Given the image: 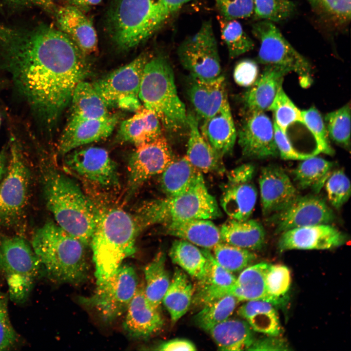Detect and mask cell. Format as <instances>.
I'll return each instance as SVG.
<instances>
[{
  "label": "cell",
  "instance_id": "cell-1",
  "mask_svg": "<svg viewBox=\"0 0 351 351\" xmlns=\"http://www.w3.org/2000/svg\"><path fill=\"white\" fill-rule=\"evenodd\" d=\"M0 43L20 91L43 121L54 123L87 74L85 54L66 34L47 25L21 30L0 26Z\"/></svg>",
  "mask_w": 351,
  "mask_h": 351
},
{
  "label": "cell",
  "instance_id": "cell-2",
  "mask_svg": "<svg viewBox=\"0 0 351 351\" xmlns=\"http://www.w3.org/2000/svg\"><path fill=\"white\" fill-rule=\"evenodd\" d=\"M41 171L44 198L56 223L85 246L90 244L99 212L70 177L49 165L43 164Z\"/></svg>",
  "mask_w": 351,
  "mask_h": 351
},
{
  "label": "cell",
  "instance_id": "cell-3",
  "mask_svg": "<svg viewBox=\"0 0 351 351\" xmlns=\"http://www.w3.org/2000/svg\"><path fill=\"white\" fill-rule=\"evenodd\" d=\"M85 246L53 221L38 228L31 240V246L48 275L58 282L72 284L81 283L88 276Z\"/></svg>",
  "mask_w": 351,
  "mask_h": 351
},
{
  "label": "cell",
  "instance_id": "cell-4",
  "mask_svg": "<svg viewBox=\"0 0 351 351\" xmlns=\"http://www.w3.org/2000/svg\"><path fill=\"white\" fill-rule=\"evenodd\" d=\"M138 233L134 217L122 210L112 209L100 214L90 242L97 285L135 253Z\"/></svg>",
  "mask_w": 351,
  "mask_h": 351
},
{
  "label": "cell",
  "instance_id": "cell-5",
  "mask_svg": "<svg viewBox=\"0 0 351 351\" xmlns=\"http://www.w3.org/2000/svg\"><path fill=\"white\" fill-rule=\"evenodd\" d=\"M170 15L165 0H113L107 17L108 33L118 48L129 50L153 35Z\"/></svg>",
  "mask_w": 351,
  "mask_h": 351
},
{
  "label": "cell",
  "instance_id": "cell-6",
  "mask_svg": "<svg viewBox=\"0 0 351 351\" xmlns=\"http://www.w3.org/2000/svg\"><path fill=\"white\" fill-rule=\"evenodd\" d=\"M138 98L171 132L187 126V113L178 95L173 69L163 57L150 58L143 72Z\"/></svg>",
  "mask_w": 351,
  "mask_h": 351
},
{
  "label": "cell",
  "instance_id": "cell-7",
  "mask_svg": "<svg viewBox=\"0 0 351 351\" xmlns=\"http://www.w3.org/2000/svg\"><path fill=\"white\" fill-rule=\"evenodd\" d=\"M134 217L139 232L155 224L193 219H214L222 213L201 175L186 192L144 203Z\"/></svg>",
  "mask_w": 351,
  "mask_h": 351
},
{
  "label": "cell",
  "instance_id": "cell-8",
  "mask_svg": "<svg viewBox=\"0 0 351 351\" xmlns=\"http://www.w3.org/2000/svg\"><path fill=\"white\" fill-rule=\"evenodd\" d=\"M6 173L0 182V229L19 228L29 203L31 174L20 145L12 138Z\"/></svg>",
  "mask_w": 351,
  "mask_h": 351
},
{
  "label": "cell",
  "instance_id": "cell-9",
  "mask_svg": "<svg viewBox=\"0 0 351 351\" xmlns=\"http://www.w3.org/2000/svg\"><path fill=\"white\" fill-rule=\"evenodd\" d=\"M41 267L23 237L0 235V274L7 281L12 300L20 303L27 300Z\"/></svg>",
  "mask_w": 351,
  "mask_h": 351
},
{
  "label": "cell",
  "instance_id": "cell-10",
  "mask_svg": "<svg viewBox=\"0 0 351 351\" xmlns=\"http://www.w3.org/2000/svg\"><path fill=\"white\" fill-rule=\"evenodd\" d=\"M135 269L121 265L103 282L97 284L90 296H81L79 303L96 312L105 323H110L125 312L138 286Z\"/></svg>",
  "mask_w": 351,
  "mask_h": 351
},
{
  "label": "cell",
  "instance_id": "cell-11",
  "mask_svg": "<svg viewBox=\"0 0 351 351\" xmlns=\"http://www.w3.org/2000/svg\"><path fill=\"white\" fill-rule=\"evenodd\" d=\"M252 33L260 42L257 56L260 63L283 67L295 72L304 87L312 83L311 64L293 48L273 22L258 20L253 25Z\"/></svg>",
  "mask_w": 351,
  "mask_h": 351
},
{
  "label": "cell",
  "instance_id": "cell-12",
  "mask_svg": "<svg viewBox=\"0 0 351 351\" xmlns=\"http://www.w3.org/2000/svg\"><path fill=\"white\" fill-rule=\"evenodd\" d=\"M177 55L191 77L210 81L222 76L217 41L210 20L204 21L196 33L182 42Z\"/></svg>",
  "mask_w": 351,
  "mask_h": 351
},
{
  "label": "cell",
  "instance_id": "cell-13",
  "mask_svg": "<svg viewBox=\"0 0 351 351\" xmlns=\"http://www.w3.org/2000/svg\"><path fill=\"white\" fill-rule=\"evenodd\" d=\"M149 58L148 55L141 54L92 83L108 107L136 111L141 106L139 87L145 65Z\"/></svg>",
  "mask_w": 351,
  "mask_h": 351
},
{
  "label": "cell",
  "instance_id": "cell-14",
  "mask_svg": "<svg viewBox=\"0 0 351 351\" xmlns=\"http://www.w3.org/2000/svg\"><path fill=\"white\" fill-rule=\"evenodd\" d=\"M66 155L67 168L83 179L104 189L119 185L117 165L105 149L90 147L74 150Z\"/></svg>",
  "mask_w": 351,
  "mask_h": 351
},
{
  "label": "cell",
  "instance_id": "cell-15",
  "mask_svg": "<svg viewBox=\"0 0 351 351\" xmlns=\"http://www.w3.org/2000/svg\"><path fill=\"white\" fill-rule=\"evenodd\" d=\"M267 217L277 234L299 227L330 224L335 215L323 198L313 195H298L283 209Z\"/></svg>",
  "mask_w": 351,
  "mask_h": 351
},
{
  "label": "cell",
  "instance_id": "cell-16",
  "mask_svg": "<svg viewBox=\"0 0 351 351\" xmlns=\"http://www.w3.org/2000/svg\"><path fill=\"white\" fill-rule=\"evenodd\" d=\"M175 159L162 135L136 146L128 164V196L132 195L146 180L161 174Z\"/></svg>",
  "mask_w": 351,
  "mask_h": 351
},
{
  "label": "cell",
  "instance_id": "cell-17",
  "mask_svg": "<svg viewBox=\"0 0 351 351\" xmlns=\"http://www.w3.org/2000/svg\"><path fill=\"white\" fill-rule=\"evenodd\" d=\"M249 112L238 134L242 155L259 159L278 156L273 123L264 112Z\"/></svg>",
  "mask_w": 351,
  "mask_h": 351
},
{
  "label": "cell",
  "instance_id": "cell-18",
  "mask_svg": "<svg viewBox=\"0 0 351 351\" xmlns=\"http://www.w3.org/2000/svg\"><path fill=\"white\" fill-rule=\"evenodd\" d=\"M347 235L330 224H321L292 229L281 233L279 250H328L340 247Z\"/></svg>",
  "mask_w": 351,
  "mask_h": 351
},
{
  "label": "cell",
  "instance_id": "cell-19",
  "mask_svg": "<svg viewBox=\"0 0 351 351\" xmlns=\"http://www.w3.org/2000/svg\"><path fill=\"white\" fill-rule=\"evenodd\" d=\"M258 182L262 213L266 217L286 208L299 195L289 176L278 166L262 168Z\"/></svg>",
  "mask_w": 351,
  "mask_h": 351
},
{
  "label": "cell",
  "instance_id": "cell-20",
  "mask_svg": "<svg viewBox=\"0 0 351 351\" xmlns=\"http://www.w3.org/2000/svg\"><path fill=\"white\" fill-rule=\"evenodd\" d=\"M118 121L113 115L98 119L69 117L58 142V152L65 155L82 145L109 136Z\"/></svg>",
  "mask_w": 351,
  "mask_h": 351
},
{
  "label": "cell",
  "instance_id": "cell-21",
  "mask_svg": "<svg viewBox=\"0 0 351 351\" xmlns=\"http://www.w3.org/2000/svg\"><path fill=\"white\" fill-rule=\"evenodd\" d=\"M126 312L123 328L133 338H147L163 327V319L159 309L154 307L148 300L143 286H138Z\"/></svg>",
  "mask_w": 351,
  "mask_h": 351
},
{
  "label": "cell",
  "instance_id": "cell-22",
  "mask_svg": "<svg viewBox=\"0 0 351 351\" xmlns=\"http://www.w3.org/2000/svg\"><path fill=\"white\" fill-rule=\"evenodd\" d=\"M59 30L66 34L85 54L95 52L98 37L91 20L81 9L72 5L59 8L56 12Z\"/></svg>",
  "mask_w": 351,
  "mask_h": 351
},
{
  "label": "cell",
  "instance_id": "cell-23",
  "mask_svg": "<svg viewBox=\"0 0 351 351\" xmlns=\"http://www.w3.org/2000/svg\"><path fill=\"white\" fill-rule=\"evenodd\" d=\"M190 78L187 89L188 97L203 119L215 115L228 101L225 78L222 75L210 81Z\"/></svg>",
  "mask_w": 351,
  "mask_h": 351
},
{
  "label": "cell",
  "instance_id": "cell-24",
  "mask_svg": "<svg viewBox=\"0 0 351 351\" xmlns=\"http://www.w3.org/2000/svg\"><path fill=\"white\" fill-rule=\"evenodd\" d=\"M189 138L185 155L190 163L201 173H223L222 158L202 135L197 119L191 113L187 114Z\"/></svg>",
  "mask_w": 351,
  "mask_h": 351
},
{
  "label": "cell",
  "instance_id": "cell-25",
  "mask_svg": "<svg viewBox=\"0 0 351 351\" xmlns=\"http://www.w3.org/2000/svg\"><path fill=\"white\" fill-rule=\"evenodd\" d=\"M203 120L199 128L205 139L221 157L231 153L237 134L228 101L217 113Z\"/></svg>",
  "mask_w": 351,
  "mask_h": 351
},
{
  "label": "cell",
  "instance_id": "cell-26",
  "mask_svg": "<svg viewBox=\"0 0 351 351\" xmlns=\"http://www.w3.org/2000/svg\"><path fill=\"white\" fill-rule=\"evenodd\" d=\"M291 72L288 69L276 65H266L244 95L245 105L249 111L269 110L284 76Z\"/></svg>",
  "mask_w": 351,
  "mask_h": 351
},
{
  "label": "cell",
  "instance_id": "cell-27",
  "mask_svg": "<svg viewBox=\"0 0 351 351\" xmlns=\"http://www.w3.org/2000/svg\"><path fill=\"white\" fill-rule=\"evenodd\" d=\"M162 225L168 235L186 240L203 249H213L222 242L219 228L210 219L176 221Z\"/></svg>",
  "mask_w": 351,
  "mask_h": 351
},
{
  "label": "cell",
  "instance_id": "cell-28",
  "mask_svg": "<svg viewBox=\"0 0 351 351\" xmlns=\"http://www.w3.org/2000/svg\"><path fill=\"white\" fill-rule=\"evenodd\" d=\"M202 251L209 262L208 274L202 282L193 298L196 304L202 306L228 294L232 290L236 278L214 259L209 250L203 249Z\"/></svg>",
  "mask_w": 351,
  "mask_h": 351
},
{
  "label": "cell",
  "instance_id": "cell-29",
  "mask_svg": "<svg viewBox=\"0 0 351 351\" xmlns=\"http://www.w3.org/2000/svg\"><path fill=\"white\" fill-rule=\"evenodd\" d=\"M162 135L161 123L157 117L151 110L141 106L132 117L121 123L117 136L120 140L136 146Z\"/></svg>",
  "mask_w": 351,
  "mask_h": 351
},
{
  "label": "cell",
  "instance_id": "cell-30",
  "mask_svg": "<svg viewBox=\"0 0 351 351\" xmlns=\"http://www.w3.org/2000/svg\"><path fill=\"white\" fill-rule=\"evenodd\" d=\"M222 242L247 249L257 250L264 245L266 233L262 224L254 219L231 218L219 228Z\"/></svg>",
  "mask_w": 351,
  "mask_h": 351
},
{
  "label": "cell",
  "instance_id": "cell-31",
  "mask_svg": "<svg viewBox=\"0 0 351 351\" xmlns=\"http://www.w3.org/2000/svg\"><path fill=\"white\" fill-rule=\"evenodd\" d=\"M219 350H248L254 341L252 329L246 321L230 318L214 326L207 332Z\"/></svg>",
  "mask_w": 351,
  "mask_h": 351
},
{
  "label": "cell",
  "instance_id": "cell-32",
  "mask_svg": "<svg viewBox=\"0 0 351 351\" xmlns=\"http://www.w3.org/2000/svg\"><path fill=\"white\" fill-rule=\"evenodd\" d=\"M257 190L252 180L228 183L223 191L220 205L232 219L245 220L252 214L257 199Z\"/></svg>",
  "mask_w": 351,
  "mask_h": 351
},
{
  "label": "cell",
  "instance_id": "cell-33",
  "mask_svg": "<svg viewBox=\"0 0 351 351\" xmlns=\"http://www.w3.org/2000/svg\"><path fill=\"white\" fill-rule=\"evenodd\" d=\"M195 292L194 287L187 275L182 270L176 268L162 301L173 324L187 312Z\"/></svg>",
  "mask_w": 351,
  "mask_h": 351
},
{
  "label": "cell",
  "instance_id": "cell-34",
  "mask_svg": "<svg viewBox=\"0 0 351 351\" xmlns=\"http://www.w3.org/2000/svg\"><path fill=\"white\" fill-rule=\"evenodd\" d=\"M160 186L166 197L181 195L188 190L202 175L185 156L174 159L161 174Z\"/></svg>",
  "mask_w": 351,
  "mask_h": 351
},
{
  "label": "cell",
  "instance_id": "cell-35",
  "mask_svg": "<svg viewBox=\"0 0 351 351\" xmlns=\"http://www.w3.org/2000/svg\"><path fill=\"white\" fill-rule=\"evenodd\" d=\"M172 261L199 282L206 278L209 269L207 257L195 245L182 239L175 240L169 252Z\"/></svg>",
  "mask_w": 351,
  "mask_h": 351
},
{
  "label": "cell",
  "instance_id": "cell-36",
  "mask_svg": "<svg viewBox=\"0 0 351 351\" xmlns=\"http://www.w3.org/2000/svg\"><path fill=\"white\" fill-rule=\"evenodd\" d=\"M70 102V117L98 119L110 115L108 107L93 84L83 80L76 87Z\"/></svg>",
  "mask_w": 351,
  "mask_h": 351
},
{
  "label": "cell",
  "instance_id": "cell-37",
  "mask_svg": "<svg viewBox=\"0 0 351 351\" xmlns=\"http://www.w3.org/2000/svg\"><path fill=\"white\" fill-rule=\"evenodd\" d=\"M237 313L256 332L276 336L281 332L277 312L269 302L261 300L247 301L239 308Z\"/></svg>",
  "mask_w": 351,
  "mask_h": 351
},
{
  "label": "cell",
  "instance_id": "cell-38",
  "mask_svg": "<svg viewBox=\"0 0 351 351\" xmlns=\"http://www.w3.org/2000/svg\"><path fill=\"white\" fill-rule=\"evenodd\" d=\"M270 265L261 262L243 269L236 278L231 294L239 301L254 300L266 301V276Z\"/></svg>",
  "mask_w": 351,
  "mask_h": 351
},
{
  "label": "cell",
  "instance_id": "cell-39",
  "mask_svg": "<svg viewBox=\"0 0 351 351\" xmlns=\"http://www.w3.org/2000/svg\"><path fill=\"white\" fill-rule=\"evenodd\" d=\"M302 161L293 170L294 181L301 189L319 193L332 172L334 163L315 156Z\"/></svg>",
  "mask_w": 351,
  "mask_h": 351
},
{
  "label": "cell",
  "instance_id": "cell-40",
  "mask_svg": "<svg viewBox=\"0 0 351 351\" xmlns=\"http://www.w3.org/2000/svg\"><path fill=\"white\" fill-rule=\"evenodd\" d=\"M166 258L165 254L159 252L144 270L146 282L144 289L146 297L157 309H159L162 304L171 281L166 268Z\"/></svg>",
  "mask_w": 351,
  "mask_h": 351
},
{
  "label": "cell",
  "instance_id": "cell-41",
  "mask_svg": "<svg viewBox=\"0 0 351 351\" xmlns=\"http://www.w3.org/2000/svg\"><path fill=\"white\" fill-rule=\"evenodd\" d=\"M239 302L236 297L228 294L207 303L195 315V323L207 332L214 326L229 318Z\"/></svg>",
  "mask_w": 351,
  "mask_h": 351
},
{
  "label": "cell",
  "instance_id": "cell-42",
  "mask_svg": "<svg viewBox=\"0 0 351 351\" xmlns=\"http://www.w3.org/2000/svg\"><path fill=\"white\" fill-rule=\"evenodd\" d=\"M221 37L231 58H233L252 50L254 43L237 20L219 17Z\"/></svg>",
  "mask_w": 351,
  "mask_h": 351
},
{
  "label": "cell",
  "instance_id": "cell-43",
  "mask_svg": "<svg viewBox=\"0 0 351 351\" xmlns=\"http://www.w3.org/2000/svg\"><path fill=\"white\" fill-rule=\"evenodd\" d=\"M216 262L231 273L239 272L250 265L256 258L251 250L222 242L213 249Z\"/></svg>",
  "mask_w": 351,
  "mask_h": 351
},
{
  "label": "cell",
  "instance_id": "cell-44",
  "mask_svg": "<svg viewBox=\"0 0 351 351\" xmlns=\"http://www.w3.org/2000/svg\"><path fill=\"white\" fill-rule=\"evenodd\" d=\"M329 137L337 144L350 150L351 106L347 103L330 112L324 117Z\"/></svg>",
  "mask_w": 351,
  "mask_h": 351
},
{
  "label": "cell",
  "instance_id": "cell-45",
  "mask_svg": "<svg viewBox=\"0 0 351 351\" xmlns=\"http://www.w3.org/2000/svg\"><path fill=\"white\" fill-rule=\"evenodd\" d=\"M291 283V274L287 267L270 265L266 276V301L273 305L284 300Z\"/></svg>",
  "mask_w": 351,
  "mask_h": 351
},
{
  "label": "cell",
  "instance_id": "cell-46",
  "mask_svg": "<svg viewBox=\"0 0 351 351\" xmlns=\"http://www.w3.org/2000/svg\"><path fill=\"white\" fill-rule=\"evenodd\" d=\"M269 110L274 116V122L287 134L288 128L293 123L303 124L301 111L287 96L281 85L278 90Z\"/></svg>",
  "mask_w": 351,
  "mask_h": 351
},
{
  "label": "cell",
  "instance_id": "cell-47",
  "mask_svg": "<svg viewBox=\"0 0 351 351\" xmlns=\"http://www.w3.org/2000/svg\"><path fill=\"white\" fill-rule=\"evenodd\" d=\"M321 17L332 24L341 26L351 20V0H307Z\"/></svg>",
  "mask_w": 351,
  "mask_h": 351
},
{
  "label": "cell",
  "instance_id": "cell-48",
  "mask_svg": "<svg viewBox=\"0 0 351 351\" xmlns=\"http://www.w3.org/2000/svg\"><path fill=\"white\" fill-rule=\"evenodd\" d=\"M253 15L258 20L278 22L290 17L295 6L290 0H254Z\"/></svg>",
  "mask_w": 351,
  "mask_h": 351
},
{
  "label": "cell",
  "instance_id": "cell-49",
  "mask_svg": "<svg viewBox=\"0 0 351 351\" xmlns=\"http://www.w3.org/2000/svg\"><path fill=\"white\" fill-rule=\"evenodd\" d=\"M303 124L312 134L317 154L332 155L334 151L331 146L327 128L318 110L313 107L301 111Z\"/></svg>",
  "mask_w": 351,
  "mask_h": 351
},
{
  "label": "cell",
  "instance_id": "cell-50",
  "mask_svg": "<svg viewBox=\"0 0 351 351\" xmlns=\"http://www.w3.org/2000/svg\"><path fill=\"white\" fill-rule=\"evenodd\" d=\"M328 200L335 209H339L351 195L350 181L342 169L331 173L324 184Z\"/></svg>",
  "mask_w": 351,
  "mask_h": 351
},
{
  "label": "cell",
  "instance_id": "cell-51",
  "mask_svg": "<svg viewBox=\"0 0 351 351\" xmlns=\"http://www.w3.org/2000/svg\"><path fill=\"white\" fill-rule=\"evenodd\" d=\"M221 17L227 20L250 17L253 14L254 0H214Z\"/></svg>",
  "mask_w": 351,
  "mask_h": 351
},
{
  "label": "cell",
  "instance_id": "cell-52",
  "mask_svg": "<svg viewBox=\"0 0 351 351\" xmlns=\"http://www.w3.org/2000/svg\"><path fill=\"white\" fill-rule=\"evenodd\" d=\"M7 296L0 292V351L7 350L15 345L18 334L9 317Z\"/></svg>",
  "mask_w": 351,
  "mask_h": 351
},
{
  "label": "cell",
  "instance_id": "cell-53",
  "mask_svg": "<svg viewBox=\"0 0 351 351\" xmlns=\"http://www.w3.org/2000/svg\"><path fill=\"white\" fill-rule=\"evenodd\" d=\"M258 72V66L255 61L250 59L241 60L234 69V80L239 86L250 87L257 79Z\"/></svg>",
  "mask_w": 351,
  "mask_h": 351
},
{
  "label": "cell",
  "instance_id": "cell-54",
  "mask_svg": "<svg viewBox=\"0 0 351 351\" xmlns=\"http://www.w3.org/2000/svg\"><path fill=\"white\" fill-rule=\"evenodd\" d=\"M275 142L281 157L285 160H303L302 156L293 148L286 134L273 122Z\"/></svg>",
  "mask_w": 351,
  "mask_h": 351
},
{
  "label": "cell",
  "instance_id": "cell-55",
  "mask_svg": "<svg viewBox=\"0 0 351 351\" xmlns=\"http://www.w3.org/2000/svg\"><path fill=\"white\" fill-rule=\"evenodd\" d=\"M288 344L284 340L273 336L257 340H254L248 350L250 351H288Z\"/></svg>",
  "mask_w": 351,
  "mask_h": 351
},
{
  "label": "cell",
  "instance_id": "cell-56",
  "mask_svg": "<svg viewBox=\"0 0 351 351\" xmlns=\"http://www.w3.org/2000/svg\"><path fill=\"white\" fill-rule=\"evenodd\" d=\"M254 166L250 164L240 165L232 170L228 176V183H234L252 180Z\"/></svg>",
  "mask_w": 351,
  "mask_h": 351
},
{
  "label": "cell",
  "instance_id": "cell-57",
  "mask_svg": "<svg viewBox=\"0 0 351 351\" xmlns=\"http://www.w3.org/2000/svg\"><path fill=\"white\" fill-rule=\"evenodd\" d=\"M156 350L164 351H191L196 350V348L194 344L190 340L176 338L161 343Z\"/></svg>",
  "mask_w": 351,
  "mask_h": 351
},
{
  "label": "cell",
  "instance_id": "cell-58",
  "mask_svg": "<svg viewBox=\"0 0 351 351\" xmlns=\"http://www.w3.org/2000/svg\"><path fill=\"white\" fill-rule=\"evenodd\" d=\"M10 2L22 6H36L47 10L54 8L52 0H7Z\"/></svg>",
  "mask_w": 351,
  "mask_h": 351
},
{
  "label": "cell",
  "instance_id": "cell-59",
  "mask_svg": "<svg viewBox=\"0 0 351 351\" xmlns=\"http://www.w3.org/2000/svg\"><path fill=\"white\" fill-rule=\"evenodd\" d=\"M71 5L78 8H88L99 3L102 0H67Z\"/></svg>",
  "mask_w": 351,
  "mask_h": 351
},
{
  "label": "cell",
  "instance_id": "cell-60",
  "mask_svg": "<svg viewBox=\"0 0 351 351\" xmlns=\"http://www.w3.org/2000/svg\"><path fill=\"white\" fill-rule=\"evenodd\" d=\"M5 148L0 152V182L4 177L7 170L8 158Z\"/></svg>",
  "mask_w": 351,
  "mask_h": 351
},
{
  "label": "cell",
  "instance_id": "cell-61",
  "mask_svg": "<svg viewBox=\"0 0 351 351\" xmlns=\"http://www.w3.org/2000/svg\"><path fill=\"white\" fill-rule=\"evenodd\" d=\"M170 14L176 12L191 0H165Z\"/></svg>",
  "mask_w": 351,
  "mask_h": 351
}]
</instances>
